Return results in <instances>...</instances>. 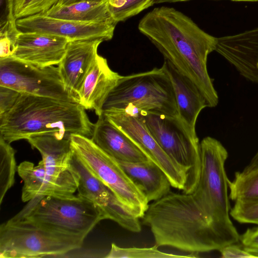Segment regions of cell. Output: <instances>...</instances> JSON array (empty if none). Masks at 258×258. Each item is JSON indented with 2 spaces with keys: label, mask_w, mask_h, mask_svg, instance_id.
<instances>
[{
  "label": "cell",
  "mask_w": 258,
  "mask_h": 258,
  "mask_svg": "<svg viewBox=\"0 0 258 258\" xmlns=\"http://www.w3.org/2000/svg\"><path fill=\"white\" fill-rule=\"evenodd\" d=\"M138 29L165 59L196 85L208 107L217 106L219 97L207 64L208 55L215 50L216 37L202 30L181 12L165 6L146 14Z\"/></svg>",
  "instance_id": "1"
},
{
  "label": "cell",
  "mask_w": 258,
  "mask_h": 258,
  "mask_svg": "<svg viewBox=\"0 0 258 258\" xmlns=\"http://www.w3.org/2000/svg\"><path fill=\"white\" fill-rule=\"evenodd\" d=\"M141 219L150 228L158 247L198 253L225 246L192 193L170 191L149 205Z\"/></svg>",
  "instance_id": "2"
},
{
  "label": "cell",
  "mask_w": 258,
  "mask_h": 258,
  "mask_svg": "<svg viewBox=\"0 0 258 258\" xmlns=\"http://www.w3.org/2000/svg\"><path fill=\"white\" fill-rule=\"evenodd\" d=\"M77 102L20 93L0 115V137L9 143L44 133L58 132L91 138L94 124Z\"/></svg>",
  "instance_id": "3"
},
{
  "label": "cell",
  "mask_w": 258,
  "mask_h": 258,
  "mask_svg": "<svg viewBox=\"0 0 258 258\" xmlns=\"http://www.w3.org/2000/svg\"><path fill=\"white\" fill-rule=\"evenodd\" d=\"M200 150V175L192 194L225 245L236 243L240 235L230 218L228 179L225 169L227 151L211 137L202 140Z\"/></svg>",
  "instance_id": "4"
},
{
  "label": "cell",
  "mask_w": 258,
  "mask_h": 258,
  "mask_svg": "<svg viewBox=\"0 0 258 258\" xmlns=\"http://www.w3.org/2000/svg\"><path fill=\"white\" fill-rule=\"evenodd\" d=\"M102 112L137 117L146 112L178 115L172 84L162 67L121 76L107 97Z\"/></svg>",
  "instance_id": "5"
},
{
  "label": "cell",
  "mask_w": 258,
  "mask_h": 258,
  "mask_svg": "<svg viewBox=\"0 0 258 258\" xmlns=\"http://www.w3.org/2000/svg\"><path fill=\"white\" fill-rule=\"evenodd\" d=\"M104 212L91 201L77 195L72 199L38 196L6 222L23 223L86 238Z\"/></svg>",
  "instance_id": "6"
},
{
  "label": "cell",
  "mask_w": 258,
  "mask_h": 258,
  "mask_svg": "<svg viewBox=\"0 0 258 258\" xmlns=\"http://www.w3.org/2000/svg\"><path fill=\"white\" fill-rule=\"evenodd\" d=\"M156 142L172 160L187 171L183 193L191 194L200 177V143L178 115L146 112L140 116Z\"/></svg>",
  "instance_id": "7"
},
{
  "label": "cell",
  "mask_w": 258,
  "mask_h": 258,
  "mask_svg": "<svg viewBox=\"0 0 258 258\" xmlns=\"http://www.w3.org/2000/svg\"><path fill=\"white\" fill-rule=\"evenodd\" d=\"M70 139L72 150L87 169L141 219L149 207V202L118 161L102 150L90 138L72 134Z\"/></svg>",
  "instance_id": "8"
},
{
  "label": "cell",
  "mask_w": 258,
  "mask_h": 258,
  "mask_svg": "<svg viewBox=\"0 0 258 258\" xmlns=\"http://www.w3.org/2000/svg\"><path fill=\"white\" fill-rule=\"evenodd\" d=\"M85 237L23 223L0 226V257L57 256L81 247Z\"/></svg>",
  "instance_id": "9"
},
{
  "label": "cell",
  "mask_w": 258,
  "mask_h": 258,
  "mask_svg": "<svg viewBox=\"0 0 258 258\" xmlns=\"http://www.w3.org/2000/svg\"><path fill=\"white\" fill-rule=\"evenodd\" d=\"M0 86L22 93L79 103L54 66L39 67L12 56L0 58Z\"/></svg>",
  "instance_id": "10"
},
{
  "label": "cell",
  "mask_w": 258,
  "mask_h": 258,
  "mask_svg": "<svg viewBox=\"0 0 258 258\" xmlns=\"http://www.w3.org/2000/svg\"><path fill=\"white\" fill-rule=\"evenodd\" d=\"M70 168L75 175L79 195L101 209L106 219L111 220L132 232L141 231L140 219L117 198L112 191L95 177L72 150Z\"/></svg>",
  "instance_id": "11"
},
{
  "label": "cell",
  "mask_w": 258,
  "mask_h": 258,
  "mask_svg": "<svg viewBox=\"0 0 258 258\" xmlns=\"http://www.w3.org/2000/svg\"><path fill=\"white\" fill-rule=\"evenodd\" d=\"M102 114L129 137L146 156L164 171L172 187L184 189L187 171L165 153L140 117L117 112H104Z\"/></svg>",
  "instance_id": "12"
},
{
  "label": "cell",
  "mask_w": 258,
  "mask_h": 258,
  "mask_svg": "<svg viewBox=\"0 0 258 258\" xmlns=\"http://www.w3.org/2000/svg\"><path fill=\"white\" fill-rule=\"evenodd\" d=\"M20 32H34L59 36L70 41L100 39L111 40L117 23L82 22L37 14L16 20Z\"/></svg>",
  "instance_id": "13"
},
{
  "label": "cell",
  "mask_w": 258,
  "mask_h": 258,
  "mask_svg": "<svg viewBox=\"0 0 258 258\" xmlns=\"http://www.w3.org/2000/svg\"><path fill=\"white\" fill-rule=\"evenodd\" d=\"M24 184L21 199L28 202L38 196H50L72 199L76 196V176L70 170L56 175L48 172L42 160L37 165L30 161L21 162L17 168Z\"/></svg>",
  "instance_id": "14"
},
{
  "label": "cell",
  "mask_w": 258,
  "mask_h": 258,
  "mask_svg": "<svg viewBox=\"0 0 258 258\" xmlns=\"http://www.w3.org/2000/svg\"><path fill=\"white\" fill-rule=\"evenodd\" d=\"M69 41L66 38L52 34L20 31L11 56L39 67L58 65Z\"/></svg>",
  "instance_id": "15"
},
{
  "label": "cell",
  "mask_w": 258,
  "mask_h": 258,
  "mask_svg": "<svg viewBox=\"0 0 258 258\" xmlns=\"http://www.w3.org/2000/svg\"><path fill=\"white\" fill-rule=\"evenodd\" d=\"M103 41L100 39L69 41L58 68L66 89L77 98L83 81Z\"/></svg>",
  "instance_id": "16"
},
{
  "label": "cell",
  "mask_w": 258,
  "mask_h": 258,
  "mask_svg": "<svg viewBox=\"0 0 258 258\" xmlns=\"http://www.w3.org/2000/svg\"><path fill=\"white\" fill-rule=\"evenodd\" d=\"M109 67L107 59L98 55L87 72L78 93L79 103L100 116L103 104L120 77Z\"/></svg>",
  "instance_id": "17"
},
{
  "label": "cell",
  "mask_w": 258,
  "mask_h": 258,
  "mask_svg": "<svg viewBox=\"0 0 258 258\" xmlns=\"http://www.w3.org/2000/svg\"><path fill=\"white\" fill-rule=\"evenodd\" d=\"M91 139L117 161L140 162L150 160L129 137L103 114L98 116Z\"/></svg>",
  "instance_id": "18"
},
{
  "label": "cell",
  "mask_w": 258,
  "mask_h": 258,
  "mask_svg": "<svg viewBox=\"0 0 258 258\" xmlns=\"http://www.w3.org/2000/svg\"><path fill=\"white\" fill-rule=\"evenodd\" d=\"M162 67L172 84L179 117L191 132L197 135L198 117L201 111L208 107L206 99L196 85L168 60L164 58Z\"/></svg>",
  "instance_id": "19"
},
{
  "label": "cell",
  "mask_w": 258,
  "mask_h": 258,
  "mask_svg": "<svg viewBox=\"0 0 258 258\" xmlns=\"http://www.w3.org/2000/svg\"><path fill=\"white\" fill-rule=\"evenodd\" d=\"M71 135L58 132L38 134L26 140L40 153L46 170L59 175L69 171L72 155Z\"/></svg>",
  "instance_id": "20"
},
{
  "label": "cell",
  "mask_w": 258,
  "mask_h": 258,
  "mask_svg": "<svg viewBox=\"0 0 258 258\" xmlns=\"http://www.w3.org/2000/svg\"><path fill=\"white\" fill-rule=\"evenodd\" d=\"M117 161L149 203L161 199L170 191L171 185L167 175L151 160L140 162Z\"/></svg>",
  "instance_id": "21"
},
{
  "label": "cell",
  "mask_w": 258,
  "mask_h": 258,
  "mask_svg": "<svg viewBox=\"0 0 258 258\" xmlns=\"http://www.w3.org/2000/svg\"><path fill=\"white\" fill-rule=\"evenodd\" d=\"M43 15L82 22H116L109 11L107 2L81 1L69 4H56Z\"/></svg>",
  "instance_id": "22"
},
{
  "label": "cell",
  "mask_w": 258,
  "mask_h": 258,
  "mask_svg": "<svg viewBox=\"0 0 258 258\" xmlns=\"http://www.w3.org/2000/svg\"><path fill=\"white\" fill-rule=\"evenodd\" d=\"M229 198L235 202L258 201V166L249 170L236 172L232 181L228 179Z\"/></svg>",
  "instance_id": "23"
},
{
  "label": "cell",
  "mask_w": 258,
  "mask_h": 258,
  "mask_svg": "<svg viewBox=\"0 0 258 258\" xmlns=\"http://www.w3.org/2000/svg\"><path fill=\"white\" fill-rule=\"evenodd\" d=\"M16 151L10 143L0 137V204L7 191L15 183V175L17 171Z\"/></svg>",
  "instance_id": "24"
},
{
  "label": "cell",
  "mask_w": 258,
  "mask_h": 258,
  "mask_svg": "<svg viewBox=\"0 0 258 258\" xmlns=\"http://www.w3.org/2000/svg\"><path fill=\"white\" fill-rule=\"evenodd\" d=\"M156 244L151 247H120L112 243L109 252L105 256L106 258H173L195 257L196 253L188 255H176L162 252L158 249Z\"/></svg>",
  "instance_id": "25"
},
{
  "label": "cell",
  "mask_w": 258,
  "mask_h": 258,
  "mask_svg": "<svg viewBox=\"0 0 258 258\" xmlns=\"http://www.w3.org/2000/svg\"><path fill=\"white\" fill-rule=\"evenodd\" d=\"M155 0H108L109 11L118 23L133 17L154 5Z\"/></svg>",
  "instance_id": "26"
},
{
  "label": "cell",
  "mask_w": 258,
  "mask_h": 258,
  "mask_svg": "<svg viewBox=\"0 0 258 258\" xmlns=\"http://www.w3.org/2000/svg\"><path fill=\"white\" fill-rule=\"evenodd\" d=\"M60 0H11L13 15L19 19L43 15Z\"/></svg>",
  "instance_id": "27"
},
{
  "label": "cell",
  "mask_w": 258,
  "mask_h": 258,
  "mask_svg": "<svg viewBox=\"0 0 258 258\" xmlns=\"http://www.w3.org/2000/svg\"><path fill=\"white\" fill-rule=\"evenodd\" d=\"M230 215L239 223L258 225V201L235 202L234 207L230 209Z\"/></svg>",
  "instance_id": "28"
},
{
  "label": "cell",
  "mask_w": 258,
  "mask_h": 258,
  "mask_svg": "<svg viewBox=\"0 0 258 258\" xmlns=\"http://www.w3.org/2000/svg\"><path fill=\"white\" fill-rule=\"evenodd\" d=\"M20 94L14 89L0 86V115L11 109Z\"/></svg>",
  "instance_id": "29"
},
{
  "label": "cell",
  "mask_w": 258,
  "mask_h": 258,
  "mask_svg": "<svg viewBox=\"0 0 258 258\" xmlns=\"http://www.w3.org/2000/svg\"><path fill=\"white\" fill-rule=\"evenodd\" d=\"M239 241L248 252L258 250V226L247 229L240 236Z\"/></svg>",
  "instance_id": "30"
},
{
  "label": "cell",
  "mask_w": 258,
  "mask_h": 258,
  "mask_svg": "<svg viewBox=\"0 0 258 258\" xmlns=\"http://www.w3.org/2000/svg\"><path fill=\"white\" fill-rule=\"evenodd\" d=\"M222 257H256L254 255L248 252L244 247L240 246L236 243L227 245L219 250Z\"/></svg>",
  "instance_id": "31"
},
{
  "label": "cell",
  "mask_w": 258,
  "mask_h": 258,
  "mask_svg": "<svg viewBox=\"0 0 258 258\" xmlns=\"http://www.w3.org/2000/svg\"><path fill=\"white\" fill-rule=\"evenodd\" d=\"M190 0H155L154 2V4L165 3H176V2H185L188 1ZM231 1L234 2H258V0H230Z\"/></svg>",
  "instance_id": "32"
},
{
  "label": "cell",
  "mask_w": 258,
  "mask_h": 258,
  "mask_svg": "<svg viewBox=\"0 0 258 258\" xmlns=\"http://www.w3.org/2000/svg\"><path fill=\"white\" fill-rule=\"evenodd\" d=\"M81 1H91L97 2H108V0H60L57 4H69Z\"/></svg>",
  "instance_id": "33"
},
{
  "label": "cell",
  "mask_w": 258,
  "mask_h": 258,
  "mask_svg": "<svg viewBox=\"0 0 258 258\" xmlns=\"http://www.w3.org/2000/svg\"><path fill=\"white\" fill-rule=\"evenodd\" d=\"M255 73H256V75L258 78V61L257 62V63L255 65Z\"/></svg>",
  "instance_id": "34"
},
{
  "label": "cell",
  "mask_w": 258,
  "mask_h": 258,
  "mask_svg": "<svg viewBox=\"0 0 258 258\" xmlns=\"http://www.w3.org/2000/svg\"><path fill=\"white\" fill-rule=\"evenodd\" d=\"M252 253L254 254L256 257H258V250L256 251H253L252 252Z\"/></svg>",
  "instance_id": "35"
}]
</instances>
